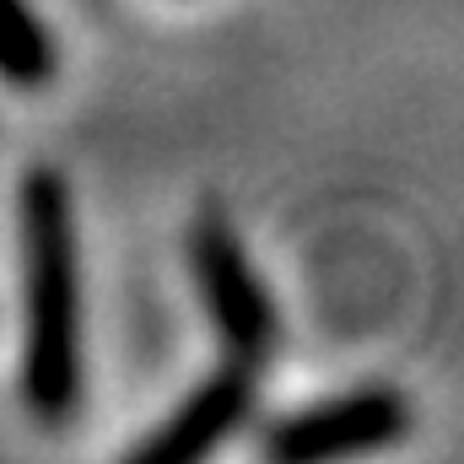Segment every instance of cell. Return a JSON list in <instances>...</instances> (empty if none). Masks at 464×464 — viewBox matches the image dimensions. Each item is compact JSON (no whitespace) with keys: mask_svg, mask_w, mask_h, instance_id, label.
Masks as SVG:
<instances>
[{"mask_svg":"<svg viewBox=\"0 0 464 464\" xmlns=\"http://www.w3.org/2000/svg\"><path fill=\"white\" fill-rule=\"evenodd\" d=\"M189 276H195V292L217 324L222 356L259 372V362L276 351L281 319H276V303H270L259 270L248 265L243 237L232 232V222L217 206H206L189 227Z\"/></svg>","mask_w":464,"mask_h":464,"instance_id":"cell-2","label":"cell"},{"mask_svg":"<svg viewBox=\"0 0 464 464\" xmlns=\"http://www.w3.org/2000/svg\"><path fill=\"white\" fill-rule=\"evenodd\" d=\"M16 254H22V351L16 389L33 421L65 427L82 411V237L71 184L33 168L16 184Z\"/></svg>","mask_w":464,"mask_h":464,"instance_id":"cell-1","label":"cell"},{"mask_svg":"<svg viewBox=\"0 0 464 464\" xmlns=\"http://www.w3.org/2000/svg\"><path fill=\"white\" fill-rule=\"evenodd\" d=\"M254 367H237V362H222L211 378H200L173 411L168 421H157L135 449H130V464H195L206 454H217L232 432L254 416Z\"/></svg>","mask_w":464,"mask_h":464,"instance_id":"cell-4","label":"cell"},{"mask_svg":"<svg viewBox=\"0 0 464 464\" xmlns=\"http://www.w3.org/2000/svg\"><path fill=\"white\" fill-rule=\"evenodd\" d=\"M60 76V44L33 0H0V82L16 92H44Z\"/></svg>","mask_w":464,"mask_h":464,"instance_id":"cell-5","label":"cell"},{"mask_svg":"<svg viewBox=\"0 0 464 464\" xmlns=\"http://www.w3.org/2000/svg\"><path fill=\"white\" fill-rule=\"evenodd\" d=\"M411 432V405L400 389H351L335 400L303 405L265 427L259 454L270 464H324L351 454H378Z\"/></svg>","mask_w":464,"mask_h":464,"instance_id":"cell-3","label":"cell"}]
</instances>
